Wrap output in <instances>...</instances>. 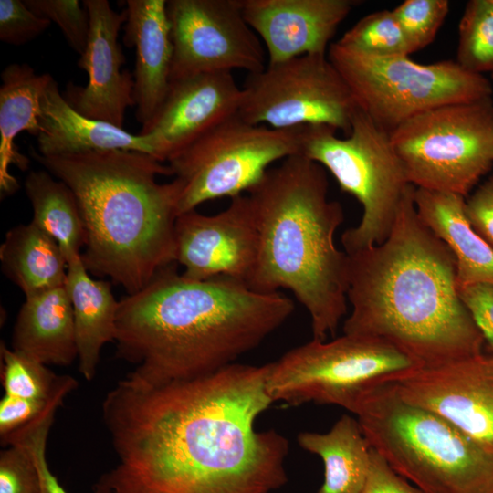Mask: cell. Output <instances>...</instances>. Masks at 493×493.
<instances>
[{
    "mask_svg": "<svg viewBox=\"0 0 493 493\" xmlns=\"http://www.w3.org/2000/svg\"><path fill=\"white\" fill-rule=\"evenodd\" d=\"M270 363H232L211 374L151 385L126 376L102 417L117 462L94 493H271L287 481L288 441L257 431L273 403Z\"/></svg>",
    "mask_w": 493,
    "mask_h": 493,
    "instance_id": "obj_1",
    "label": "cell"
},
{
    "mask_svg": "<svg viewBox=\"0 0 493 493\" xmlns=\"http://www.w3.org/2000/svg\"><path fill=\"white\" fill-rule=\"evenodd\" d=\"M176 262L119 300L117 355L135 368L127 376L160 385L211 374L257 347L292 314V299L244 281L195 280Z\"/></svg>",
    "mask_w": 493,
    "mask_h": 493,
    "instance_id": "obj_2",
    "label": "cell"
},
{
    "mask_svg": "<svg viewBox=\"0 0 493 493\" xmlns=\"http://www.w3.org/2000/svg\"><path fill=\"white\" fill-rule=\"evenodd\" d=\"M414 189L385 241L346 253L343 334L382 340L434 366L481 353L485 338L459 297L452 252L417 215Z\"/></svg>",
    "mask_w": 493,
    "mask_h": 493,
    "instance_id": "obj_3",
    "label": "cell"
},
{
    "mask_svg": "<svg viewBox=\"0 0 493 493\" xmlns=\"http://www.w3.org/2000/svg\"><path fill=\"white\" fill-rule=\"evenodd\" d=\"M32 157L73 192L87 241L82 261L89 273L107 277L128 294L144 288L176 262L175 222L182 182L168 164L133 151L110 150Z\"/></svg>",
    "mask_w": 493,
    "mask_h": 493,
    "instance_id": "obj_4",
    "label": "cell"
},
{
    "mask_svg": "<svg viewBox=\"0 0 493 493\" xmlns=\"http://www.w3.org/2000/svg\"><path fill=\"white\" fill-rule=\"evenodd\" d=\"M328 190L325 169L295 154L247 192L258 235L247 285L263 293L290 290L308 311L316 341L336 333L348 301V256L335 244L344 211Z\"/></svg>",
    "mask_w": 493,
    "mask_h": 493,
    "instance_id": "obj_5",
    "label": "cell"
},
{
    "mask_svg": "<svg viewBox=\"0 0 493 493\" xmlns=\"http://www.w3.org/2000/svg\"><path fill=\"white\" fill-rule=\"evenodd\" d=\"M353 414L371 447L423 493H493V454L404 402L391 382L369 390Z\"/></svg>",
    "mask_w": 493,
    "mask_h": 493,
    "instance_id": "obj_6",
    "label": "cell"
},
{
    "mask_svg": "<svg viewBox=\"0 0 493 493\" xmlns=\"http://www.w3.org/2000/svg\"><path fill=\"white\" fill-rule=\"evenodd\" d=\"M300 154L327 169L341 189L362 205L359 224L341 235L345 253L385 241L412 185L390 134L358 107L344 138L329 126H304Z\"/></svg>",
    "mask_w": 493,
    "mask_h": 493,
    "instance_id": "obj_7",
    "label": "cell"
},
{
    "mask_svg": "<svg viewBox=\"0 0 493 493\" xmlns=\"http://www.w3.org/2000/svg\"><path fill=\"white\" fill-rule=\"evenodd\" d=\"M327 55L358 107L389 134L426 110L492 94L488 79L453 60L420 64L409 56L373 57L337 42L330 44Z\"/></svg>",
    "mask_w": 493,
    "mask_h": 493,
    "instance_id": "obj_8",
    "label": "cell"
},
{
    "mask_svg": "<svg viewBox=\"0 0 493 493\" xmlns=\"http://www.w3.org/2000/svg\"><path fill=\"white\" fill-rule=\"evenodd\" d=\"M420 367L386 341L343 334L312 340L270 362L267 391L273 403L334 404L353 414L369 390Z\"/></svg>",
    "mask_w": 493,
    "mask_h": 493,
    "instance_id": "obj_9",
    "label": "cell"
},
{
    "mask_svg": "<svg viewBox=\"0 0 493 493\" xmlns=\"http://www.w3.org/2000/svg\"><path fill=\"white\" fill-rule=\"evenodd\" d=\"M390 141L410 184L467 198L493 165L492 98L426 110L395 128Z\"/></svg>",
    "mask_w": 493,
    "mask_h": 493,
    "instance_id": "obj_10",
    "label": "cell"
},
{
    "mask_svg": "<svg viewBox=\"0 0 493 493\" xmlns=\"http://www.w3.org/2000/svg\"><path fill=\"white\" fill-rule=\"evenodd\" d=\"M303 127L255 125L236 113L200 136L167 163L182 182L178 215L248 192L272 163L300 154Z\"/></svg>",
    "mask_w": 493,
    "mask_h": 493,
    "instance_id": "obj_11",
    "label": "cell"
},
{
    "mask_svg": "<svg viewBox=\"0 0 493 493\" xmlns=\"http://www.w3.org/2000/svg\"><path fill=\"white\" fill-rule=\"evenodd\" d=\"M238 115L278 130L329 126L351 132L358 105L328 55H304L247 74Z\"/></svg>",
    "mask_w": 493,
    "mask_h": 493,
    "instance_id": "obj_12",
    "label": "cell"
},
{
    "mask_svg": "<svg viewBox=\"0 0 493 493\" xmlns=\"http://www.w3.org/2000/svg\"><path fill=\"white\" fill-rule=\"evenodd\" d=\"M166 8L173 47L171 81L266 68L260 39L244 18L241 0H169Z\"/></svg>",
    "mask_w": 493,
    "mask_h": 493,
    "instance_id": "obj_13",
    "label": "cell"
},
{
    "mask_svg": "<svg viewBox=\"0 0 493 493\" xmlns=\"http://www.w3.org/2000/svg\"><path fill=\"white\" fill-rule=\"evenodd\" d=\"M391 383L404 402L440 415L493 454V355L423 366Z\"/></svg>",
    "mask_w": 493,
    "mask_h": 493,
    "instance_id": "obj_14",
    "label": "cell"
},
{
    "mask_svg": "<svg viewBox=\"0 0 493 493\" xmlns=\"http://www.w3.org/2000/svg\"><path fill=\"white\" fill-rule=\"evenodd\" d=\"M176 263L188 278L229 277L247 284L257 257L258 235L247 195L231 198L218 214L195 209L175 222Z\"/></svg>",
    "mask_w": 493,
    "mask_h": 493,
    "instance_id": "obj_15",
    "label": "cell"
},
{
    "mask_svg": "<svg viewBox=\"0 0 493 493\" xmlns=\"http://www.w3.org/2000/svg\"><path fill=\"white\" fill-rule=\"evenodd\" d=\"M90 28L78 66L87 72L85 87L68 84L65 99L80 114L123 128L127 108L135 106L133 74L121 69L124 57L118 42L126 11L113 10L108 0H84Z\"/></svg>",
    "mask_w": 493,
    "mask_h": 493,
    "instance_id": "obj_16",
    "label": "cell"
},
{
    "mask_svg": "<svg viewBox=\"0 0 493 493\" xmlns=\"http://www.w3.org/2000/svg\"><path fill=\"white\" fill-rule=\"evenodd\" d=\"M242 99L232 72L172 80L168 92L141 134L151 135L163 163L223 121L238 113Z\"/></svg>",
    "mask_w": 493,
    "mask_h": 493,
    "instance_id": "obj_17",
    "label": "cell"
},
{
    "mask_svg": "<svg viewBox=\"0 0 493 493\" xmlns=\"http://www.w3.org/2000/svg\"><path fill=\"white\" fill-rule=\"evenodd\" d=\"M354 0H241L244 18L274 64L304 55H327Z\"/></svg>",
    "mask_w": 493,
    "mask_h": 493,
    "instance_id": "obj_18",
    "label": "cell"
},
{
    "mask_svg": "<svg viewBox=\"0 0 493 493\" xmlns=\"http://www.w3.org/2000/svg\"><path fill=\"white\" fill-rule=\"evenodd\" d=\"M166 2H126L123 42L135 48L133 98L142 127L154 116L171 83L173 47Z\"/></svg>",
    "mask_w": 493,
    "mask_h": 493,
    "instance_id": "obj_19",
    "label": "cell"
},
{
    "mask_svg": "<svg viewBox=\"0 0 493 493\" xmlns=\"http://www.w3.org/2000/svg\"><path fill=\"white\" fill-rule=\"evenodd\" d=\"M40 109L41 131L37 137V152L40 155L123 150L156 159L155 142L151 135L133 134L111 123L83 116L62 96L54 78L42 93Z\"/></svg>",
    "mask_w": 493,
    "mask_h": 493,
    "instance_id": "obj_20",
    "label": "cell"
},
{
    "mask_svg": "<svg viewBox=\"0 0 493 493\" xmlns=\"http://www.w3.org/2000/svg\"><path fill=\"white\" fill-rule=\"evenodd\" d=\"M414 202L421 221L452 252L457 288L493 286V246L471 226L466 198L450 193L415 188Z\"/></svg>",
    "mask_w": 493,
    "mask_h": 493,
    "instance_id": "obj_21",
    "label": "cell"
},
{
    "mask_svg": "<svg viewBox=\"0 0 493 493\" xmlns=\"http://www.w3.org/2000/svg\"><path fill=\"white\" fill-rule=\"evenodd\" d=\"M52 79L48 73L37 74L27 63H12L1 73L0 190L4 195L13 194L19 188L10 166L22 171L28 168L29 160L18 151L15 139L22 131L39 135L40 100Z\"/></svg>",
    "mask_w": 493,
    "mask_h": 493,
    "instance_id": "obj_22",
    "label": "cell"
},
{
    "mask_svg": "<svg viewBox=\"0 0 493 493\" xmlns=\"http://www.w3.org/2000/svg\"><path fill=\"white\" fill-rule=\"evenodd\" d=\"M67 263L65 287L74 316L79 370L87 381H91L102 348L114 342L119 300L109 281L90 277L81 253L70 256Z\"/></svg>",
    "mask_w": 493,
    "mask_h": 493,
    "instance_id": "obj_23",
    "label": "cell"
},
{
    "mask_svg": "<svg viewBox=\"0 0 493 493\" xmlns=\"http://www.w3.org/2000/svg\"><path fill=\"white\" fill-rule=\"evenodd\" d=\"M12 349L49 365L78 359L75 323L65 285L26 298L14 326Z\"/></svg>",
    "mask_w": 493,
    "mask_h": 493,
    "instance_id": "obj_24",
    "label": "cell"
},
{
    "mask_svg": "<svg viewBox=\"0 0 493 493\" xmlns=\"http://www.w3.org/2000/svg\"><path fill=\"white\" fill-rule=\"evenodd\" d=\"M297 439L323 461L324 480L317 493L362 492L372 447L357 419L343 414L328 432H301Z\"/></svg>",
    "mask_w": 493,
    "mask_h": 493,
    "instance_id": "obj_25",
    "label": "cell"
},
{
    "mask_svg": "<svg viewBox=\"0 0 493 493\" xmlns=\"http://www.w3.org/2000/svg\"><path fill=\"white\" fill-rule=\"evenodd\" d=\"M5 275L26 298L64 286L68 263L58 244L32 221L14 226L0 246Z\"/></svg>",
    "mask_w": 493,
    "mask_h": 493,
    "instance_id": "obj_26",
    "label": "cell"
},
{
    "mask_svg": "<svg viewBox=\"0 0 493 493\" xmlns=\"http://www.w3.org/2000/svg\"><path fill=\"white\" fill-rule=\"evenodd\" d=\"M25 191L33 210L32 222L58 244L66 259L81 253L87 235L71 189L47 170H37L27 173Z\"/></svg>",
    "mask_w": 493,
    "mask_h": 493,
    "instance_id": "obj_27",
    "label": "cell"
},
{
    "mask_svg": "<svg viewBox=\"0 0 493 493\" xmlns=\"http://www.w3.org/2000/svg\"><path fill=\"white\" fill-rule=\"evenodd\" d=\"M466 70L493 73V0H470L458 26L456 60Z\"/></svg>",
    "mask_w": 493,
    "mask_h": 493,
    "instance_id": "obj_28",
    "label": "cell"
},
{
    "mask_svg": "<svg viewBox=\"0 0 493 493\" xmlns=\"http://www.w3.org/2000/svg\"><path fill=\"white\" fill-rule=\"evenodd\" d=\"M336 42L380 58L409 56L414 52L393 10L375 11L363 16Z\"/></svg>",
    "mask_w": 493,
    "mask_h": 493,
    "instance_id": "obj_29",
    "label": "cell"
},
{
    "mask_svg": "<svg viewBox=\"0 0 493 493\" xmlns=\"http://www.w3.org/2000/svg\"><path fill=\"white\" fill-rule=\"evenodd\" d=\"M1 379L5 394L31 400L51 399L66 375L58 376L47 365L1 343Z\"/></svg>",
    "mask_w": 493,
    "mask_h": 493,
    "instance_id": "obj_30",
    "label": "cell"
},
{
    "mask_svg": "<svg viewBox=\"0 0 493 493\" xmlns=\"http://www.w3.org/2000/svg\"><path fill=\"white\" fill-rule=\"evenodd\" d=\"M0 453V493H41L40 476L29 439L21 427L5 437Z\"/></svg>",
    "mask_w": 493,
    "mask_h": 493,
    "instance_id": "obj_31",
    "label": "cell"
},
{
    "mask_svg": "<svg viewBox=\"0 0 493 493\" xmlns=\"http://www.w3.org/2000/svg\"><path fill=\"white\" fill-rule=\"evenodd\" d=\"M449 10L447 0H405L393 12L414 51L435 39Z\"/></svg>",
    "mask_w": 493,
    "mask_h": 493,
    "instance_id": "obj_32",
    "label": "cell"
},
{
    "mask_svg": "<svg viewBox=\"0 0 493 493\" xmlns=\"http://www.w3.org/2000/svg\"><path fill=\"white\" fill-rule=\"evenodd\" d=\"M37 15L58 25L69 47L79 55L86 49L90 28L89 15L79 0H25Z\"/></svg>",
    "mask_w": 493,
    "mask_h": 493,
    "instance_id": "obj_33",
    "label": "cell"
},
{
    "mask_svg": "<svg viewBox=\"0 0 493 493\" xmlns=\"http://www.w3.org/2000/svg\"><path fill=\"white\" fill-rule=\"evenodd\" d=\"M51 22L29 9L21 0H0V40L24 45L45 32Z\"/></svg>",
    "mask_w": 493,
    "mask_h": 493,
    "instance_id": "obj_34",
    "label": "cell"
},
{
    "mask_svg": "<svg viewBox=\"0 0 493 493\" xmlns=\"http://www.w3.org/2000/svg\"><path fill=\"white\" fill-rule=\"evenodd\" d=\"M65 380L57 393L64 385ZM54 394V396L57 394ZM54 396L47 400H31L5 394L0 401V435L1 438L23 427L38 416L48 405Z\"/></svg>",
    "mask_w": 493,
    "mask_h": 493,
    "instance_id": "obj_35",
    "label": "cell"
},
{
    "mask_svg": "<svg viewBox=\"0 0 493 493\" xmlns=\"http://www.w3.org/2000/svg\"><path fill=\"white\" fill-rule=\"evenodd\" d=\"M458 293L485 340L493 346V286L468 285L458 288Z\"/></svg>",
    "mask_w": 493,
    "mask_h": 493,
    "instance_id": "obj_36",
    "label": "cell"
},
{
    "mask_svg": "<svg viewBox=\"0 0 493 493\" xmlns=\"http://www.w3.org/2000/svg\"><path fill=\"white\" fill-rule=\"evenodd\" d=\"M52 418L44 416L32 422L26 427L36 457L41 482V493H67L59 484L56 476L51 472L47 460V441Z\"/></svg>",
    "mask_w": 493,
    "mask_h": 493,
    "instance_id": "obj_37",
    "label": "cell"
},
{
    "mask_svg": "<svg viewBox=\"0 0 493 493\" xmlns=\"http://www.w3.org/2000/svg\"><path fill=\"white\" fill-rule=\"evenodd\" d=\"M466 214L473 228L493 246V174L466 198Z\"/></svg>",
    "mask_w": 493,
    "mask_h": 493,
    "instance_id": "obj_38",
    "label": "cell"
},
{
    "mask_svg": "<svg viewBox=\"0 0 493 493\" xmlns=\"http://www.w3.org/2000/svg\"><path fill=\"white\" fill-rule=\"evenodd\" d=\"M362 493H423L396 473L387 461L372 448L368 477Z\"/></svg>",
    "mask_w": 493,
    "mask_h": 493,
    "instance_id": "obj_39",
    "label": "cell"
},
{
    "mask_svg": "<svg viewBox=\"0 0 493 493\" xmlns=\"http://www.w3.org/2000/svg\"><path fill=\"white\" fill-rule=\"evenodd\" d=\"M491 78H492V79H493V73L491 74Z\"/></svg>",
    "mask_w": 493,
    "mask_h": 493,
    "instance_id": "obj_40",
    "label": "cell"
}]
</instances>
